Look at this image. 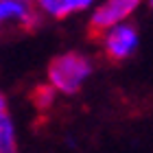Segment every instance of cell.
I'll return each instance as SVG.
<instances>
[{"instance_id":"3","label":"cell","mask_w":153,"mask_h":153,"mask_svg":"<svg viewBox=\"0 0 153 153\" xmlns=\"http://www.w3.org/2000/svg\"><path fill=\"white\" fill-rule=\"evenodd\" d=\"M138 7H140V0H101L92 9L90 29L101 35L118 24L129 22V18L134 16Z\"/></svg>"},{"instance_id":"8","label":"cell","mask_w":153,"mask_h":153,"mask_svg":"<svg viewBox=\"0 0 153 153\" xmlns=\"http://www.w3.org/2000/svg\"><path fill=\"white\" fill-rule=\"evenodd\" d=\"M2 114H7V96L0 92V116Z\"/></svg>"},{"instance_id":"2","label":"cell","mask_w":153,"mask_h":153,"mask_svg":"<svg viewBox=\"0 0 153 153\" xmlns=\"http://www.w3.org/2000/svg\"><path fill=\"white\" fill-rule=\"evenodd\" d=\"M101 51L112 61H125L138 51L140 44V33L131 22L118 24L114 29L101 33Z\"/></svg>"},{"instance_id":"1","label":"cell","mask_w":153,"mask_h":153,"mask_svg":"<svg viewBox=\"0 0 153 153\" xmlns=\"http://www.w3.org/2000/svg\"><path fill=\"white\" fill-rule=\"evenodd\" d=\"M92 61L81 53H61L57 55L46 70V81L57 94H76L92 76Z\"/></svg>"},{"instance_id":"7","label":"cell","mask_w":153,"mask_h":153,"mask_svg":"<svg viewBox=\"0 0 153 153\" xmlns=\"http://www.w3.org/2000/svg\"><path fill=\"white\" fill-rule=\"evenodd\" d=\"M55 96H57V92L48 85H39V88H35V92H33V103H35V107L37 109H51L53 107V103H55Z\"/></svg>"},{"instance_id":"9","label":"cell","mask_w":153,"mask_h":153,"mask_svg":"<svg viewBox=\"0 0 153 153\" xmlns=\"http://www.w3.org/2000/svg\"><path fill=\"white\" fill-rule=\"evenodd\" d=\"M147 2H149V7H151V9H153V0H147Z\"/></svg>"},{"instance_id":"4","label":"cell","mask_w":153,"mask_h":153,"mask_svg":"<svg viewBox=\"0 0 153 153\" xmlns=\"http://www.w3.org/2000/svg\"><path fill=\"white\" fill-rule=\"evenodd\" d=\"M42 20V13L31 0H0V26H20L35 29Z\"/></svg>"},{"instance_id":"5","label":"cell","mask_w":153,"mask_h":153,"mask_svg":"<svg viewBox=\"0 0 153 153\" xmlns=\"http://www.w3.org/2000/svg\"><path fill=\"white\" fill-rule=\"evenodd\" d=\"M35 9L42 13V18H53V20H64L72 13L94 9L99 0H31Z\"/></svg>"},{"instance_id":"6","label":"cell","mask_w":153,"mask_h":153,"mask_svg":"<svg viewBox=\"0 0 153 153\" xmlns=\"http://www.w3.org/2000/svg\"><path fill=\"white\" fill-rule=\"evenodd\" d=\"M0 153H18V134L16 123L9 114L0 116Z\"/></svg>"}]
</instances>
